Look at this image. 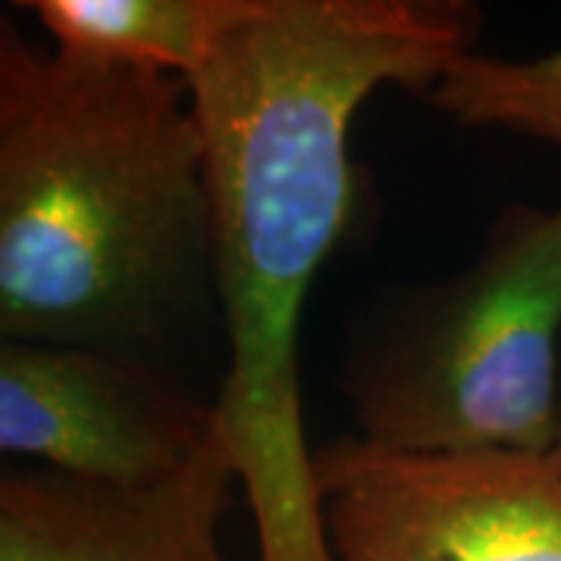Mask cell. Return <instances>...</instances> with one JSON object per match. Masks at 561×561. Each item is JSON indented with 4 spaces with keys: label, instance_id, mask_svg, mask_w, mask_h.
<instances>
[{
    "label": "cell",
    "instance_id": "cell-1",
    "mask_svg": "<svg viewBox=\"0 0 561 561\" xmlns=\"http://www.w3.org/2000/svg\"><path fill=\"white\" fill-rule=\"evenodd\" d=\"M478 25L461 0H250L187 79L228 337L213 402L260 561H331L302 427L300 319L353 216V119L383 84L431 91Z\"/></svg>",
    "mask_w": 561,
    "mask_h": 561
},
{
    "label": "cell",
    "instance_id": "cell-2",
    "mask_svg": "<svg viewBox=\"0 0 561 561\" xmlns=\"http://www.w3.org/2000/svg\"><path fill=\"white\" fill-rule=\"evenodd\" d=\"M213 287L187 81L0 20V337L144 356Z\"/></svg>",
    "mask_w": 561,
    "mask_h": 561
},
{
    "label": "cell",
    "instance_id": "cell-3",
    "mask_svg": "<svg viewBox=\"0 0 561 561\" xmlns=\"http://www.w3.org/2000/svg\"><path fill=\"white\" fill-rule=\"evenodd\" d=\"M561 203L508 206L449 278L390 290L350 334L362 440L424 456H549L559 434Z\"/></svg>",
    "mask_w": 561,
    "mask_h": 561
},
{
    "label": "cell",
    "instance_id": "cell-4",
    "mask_svg": "<svg viewBox=\"0 0 561 561\" xmlns=\"http://www.w3.org/2000/svg\"><path fill=\"white\" fill-rule=\"evenodd\" d=\"M312 468L331 561H561L549 456H424L341 437Z\"/></svg>",
    "mask_w": 561,
    "mask_h": 561
},
{
    "label": "cell",
    "instance_id": "cell-5",
    "mask_svg": "<svg viewBox=\"0 0 561 561\" xmlns=\"http://www.w3.org/2000/svg\"><path fill=\"white\" fill-rule=\"evenodd\" d=\"M216 402L157 362L76 346L0 343V449L66 478L160 483L216 437Z\"/></svg>",
    "mask_w": 561,
    "mask_h": 561
},
{
    "label": "cell",
    "instance_id": "cell-6",
    "mask_svg": "<svg viewBox=\"0 0 561 561\" xmlns=\"http://www.w3.org/2000/svg\"><path fill=\"white\" fill-rule=\"evenodd\" d=\"M234 483L221 421L187 468L147 486L16 461L0 478V561H228L219 527Z\"/></svg>",
    "mask_w": 561,
    "mask_h": 561
},
{
    "label": "cell",
    "instance_id": "cell-7",
    "mask_svg": "<svg viewBox=\"0 0 561 561\" xmlns=\"http://www.w3.org/2000/svg\"><path fill=\"white\" fill-rule=\"evenodd\" d=\"M62 54L191 79L250 0H25Z\"/></svg>",
    "mask_w": 561,
    "mask_h": 561
},
{
    "label": "cell",
    "instance_id": "cell-8",
    "mask_svg": "<svg viewBox=\"0 0 561 561\" xmlns=\"http://www.w3.org/2000/svg\"><path fill=\"white\" fill-rule=\"evenodd\" d=\"M427 98L461 125L512 128L561 147V47L530 60L465 54Z\"/></svg>",
    "mask_w": 561,
    "mask_h": 561
},
{
    "label": "cell",
    "instance_id": "cell-9",
    "mask_svg": "<svg viewBox=\"0 0 561 561\" xmlns=\"http://www.w3.org/2000/svg\"><path fill=\"white\" fill-rule=\"evenodd\" d=\"M549 461H552V468L559 471V478H561V415H559V434H556V443H552V453H549Z\"/></svg>",
    "mask_w": 561,
    "mask_h": 561
}]
</instances>
